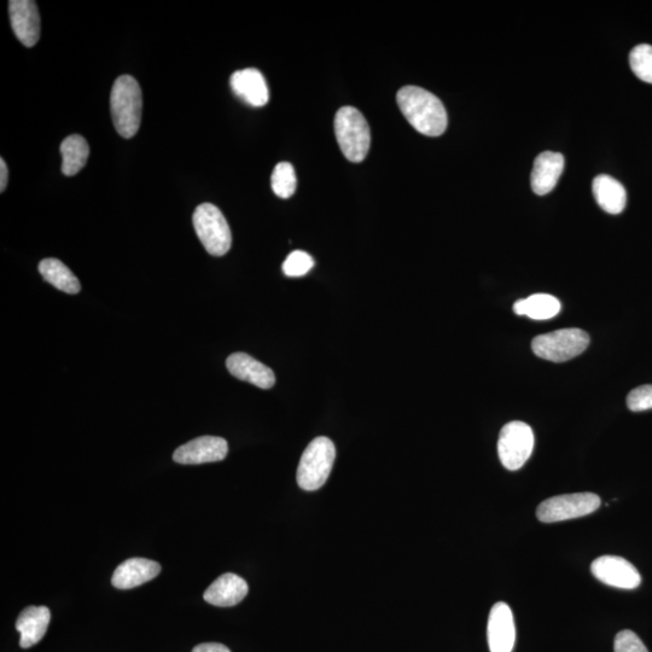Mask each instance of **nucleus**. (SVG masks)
I'll return each mask as SVG.
<instances>
[{"mask_svg":"<svg viewBox=\"0 0 652 652\" xmlns=\"http://www.w3.org/2000/svg\"><path fill=\"white\" fill-rule=\"evenodd\" d=\"M398 106L415 130L428 137L444 135L448 118L444 104L432 92L405 86L397 95Z\"/></svg>","mask_w":652,"mask_h":652,"instance_id":"obj_1","label":"nucleus"},{"mask_svg":"<svg viewBox=\"0 0 652 652\" xmlns=\"http://www.w3.org/2000/svg\"><path fill=\"white\" fill-rule=\"evenodd\" d=\"M143 98L141 86L131 75H121L115 80L110 95V110L116 131L122 138L137 135L142 120Z\"/></svg>","mask_w":652,"mask_h":652,"instance_id":"obj_2","label":"nucleus"},{"mask_svg":"<svg viewBox=\"0 0 652 652\" xmlns=\"http://www.w3.org/2000/svg\"><path fill=\"white\" fill-rule=\"evenodd\" d=\"M335 135L342 154L348 161L359 163L368 156L371 144L370 126L358 109L343 107L337 112Z\"/></svg>","mask_w":652,"mask_h":652,"instance_id":"obj_3","label":"nucleus"},{"mask_svg":"<svg viewBox=\"0 0 652 652\" xmlns=\"http://www.w3.org/2000/svg\"><path fill=\"white\" fill-rule=\"evenodd\" d=\"M336 458L334 442L319 436L307 446L298 468V483L305 491L313 492L328 481Z\"/></svg>","mask_w":652,"mask_h":652,"instance_id":"obj_4","label":"nucleus"},{"mask_svg":"<svg viewBox=\"0 0 652 652\" xmlns=\"http://www.w3.org/2000/svg\"><path fill=\"white\" fill-rule=\"evenodd\" d=\"M590 336L581 329H562L535 337L532 349L541 359L553 363H564L586 351Z\"/></svg>","mask_w":652,"mask_h":652,"instance_id":"obj_5","label":"nucleus"},{"mask_svg":"<svg viewBox=\"0 0 652 652\" xmlns=\"http://www.w3.org/2000/svg\"><path fill=\"white\" fill-rule=\"evenodd\" d=\"M192 223L209 254L223 256L229 252L232 244L231 230L218 207L212 203H203L196 208Z\"/></svg>","mask_w":652,"mask_h":652,"instance_id":"obj_6","label":"nucleus"},{"mask_svg":"<svg viewBox=\"0 0 652 652\" xmlns=\"http://www.w3.org/2000/svg\"><path fill=\"white\" fill-rule=\"evenodd\" d=\"M601 506V498L595 493H573L552 497L541 503L537 517L543 523H556L593 514Z\"/></svg>","mask_w":652,"mask_h":652,"instance_id":"obj_7","label":"nucleus"},{"mask_svg":"<svg viewBox=\"0 0 652 652\" xmlns=\"http://www.w3.org/2000/svg\"><path fill=\"white\" fill-rule=\"evenodd\" d=\"M533 448V429L525 422H510L499 434L498 456L505 469L520 470L531 458Z\"/></svg>","mask_w":652,"mask_h":652,"instance_id":"obj_8","label":"nucleus"},{"mask_svg":"<svg viewBox=\"0 0 652 652\" xmlns=\"http://www.w3.org/2000/svg\"><path fill=\"white\" fill-rule=\"evenodd\" d=\"M591 572L598 581L615 589L634 590L642 584L638 569L622 557H599L592 562Z\"/></svg>","mask_w":652,"mask_h":652,"instance_id":"obj_9","label":"nucleus"},{"mask_svg":"<svg viewBox=\"0 0 652 652\" xmlns=\"http://www.w3.org/2000/svg\"><path fill=\"white\" fill-rule=\"evenodd\" d=\"M229 445L218 436H201L177 448L173 461L184 465H197L224 461Z\"/></svg>","mask_w":652,"mask_h":652,"instance_id":"obj_10","label":"nucleus"},{"mask_svg":"<svg viewBox=\"0 0 652 652\" xmlns=\"http://www.w3.org/2000/svg\"><path fill=\"white\" fill-rule=\"evenodd\" d=\"M487 639L489 651L512 652L516 640L514 614L508 604L493 605L488 617Z\"/></svg>","mask_w":652,"mask_h":652,"instance_id":"obj_11","label":"nucleus"},{"mask_svg":"<svg viewBox=\"0 0 652 652\" xmlns=\"http://www.w3.org/2000/svg\"><path fill=\"white\" fill-rule=\"evenodd\" d=\"M9 16L17 39L26 48L36 46L40 38V15L37 3L32 0H11Z\"/></svg>","mask_w":652,"mask_h":652,"instance_id":"obj_12","label":"nucleus"},{"mask_svg":"<svg viewBox=\"0 0 652 652\" xmlns=\"http://www.w3.org/2000/svg\"><path fill=\"white\" fill-rule=\"evenodd\" d=\"M226 368L238 380L254 384L261 389L275 386V372L246 353L231 354L226 360Z\"/></svg>","mask_w":652,"mask_h":652,"instance_id":"obj_13","label":"nucleus"},{"mask_svg":"<svg viewBox=\"0 0 652 652\" xmlns=\"http://www.w3.org/2000/svg\"><path fill=\"white\" fill-rule=\"evenodd\" d=\"M230 85L232 91L249 106L260 108L269 103V87L258 69L247 68L235 72L230 79Z\"/></svg>","mask_w":652,"mask_h":652,"instance_id":"obj_14","label":"nucleus"},{"mask_svg":"<svg viewBox=\"0 0 652 652\" xmlns=\"http://www.w3.org/2000/svg\"><path fill=\"white\" fill-rule=\"evenodd\" d=\"M161 573L159 563L147 558H130L115 569L112 584L119 590L135 589L156 578Z\"/></svg>","mask_w":652,"mask_h":652,"instance_id":"obj_15","label":"nucleus"},{"mask_svg":"<svg viewBox=\"0 0 652 652\" xmlns=\"http://www.w3.org/2000/svg\"><path fill=\"white\" fill-rule=\"evenodd\" d=\"M249 587L241 576L227 573L219 576L203 595L205 601L215 607H234L248 595Z\"/></svg>","mask_w":652,"mask_h":652,"instance_id":"obj_16","label":"nucleus"},{"mask_svg":"<svg viewBox=\"0 0 652 652\" xmlns=\"http://www.w3.org/2000/svg\"><path fill=\"white\" fill-rule=\"evenodd\" d=\"M564 170V156L553 151L541 153L534 161L531 185L535 194H549L560 180Z\"/></svg>","mask_w":652,"mask_h":652,"instance_id":"obj_17","label":"nucleus"},{"mask_svg":"<svg viewBox=\"0 0 652 652\" xmlns=\"http://www.w3.org/2000/svg\"><path fill=\"white\" fill-rule=\"evenodd\" d=\"M51 620V613L46 607H28L22 610L16 621V630L20 632L22 649L31 648L43 639Z\"/></svg>","mask_w":652,"mask_h":652,"instance_id":"obj_18","label":"nucleus"},{"mask_svg":"<svg viewBox=\"0 0 652 652\" xmlns=\"http://www.w3.org/2000/svg\"><path fill=\"white\" fill-rule=\"evenodd\" d=\"M592 190L598 206L603 211L613 215L624 212L627 192L619 180L607 176V174H601L593 180Z\"/></svg>","mask_w":652,"mask_h":652,"instance_id":"obj_19","label":"nucleus"},{"mask_svg":"<svg viewBox=\"0 0 652 652\" xmlns=\"http://www.w3.org/2000/svg\"><path fill=\"white\" fill-rule=\"evenodd\" d=\"M561 302L549 294H534L527 299L517 301L514 312L517 316H526L534 320H547L561 312Z\"/></svg>","mask_w":652,"mask_h":652,"instance_id":"obj_20","label":"nucleus"},{"mask_svg":"<svg viewBox=\"0 0 652 652\" xmlns=\"http://www.w3.org/2000/svg\"><path fill=\"white\" fill-rule=\"evenodd\" d=\"M62 172L64 176L78 174L89 160L90 147L86 139L79 135L69 136L61 144Z\"/></svg>","mask_w":652,"mask_h":652,"instance_id":"obj_21","label":"nucleus"},{"mask_svg":"<svg viewBox=\"0 0 652 652\" xmlns=\"http://www.w3.org/2000/svg\"><path fill=\"white\" fill-rule=\"evenodd\" d=\"M39 272L46 282L64 293L78 294L81 289L78 278L60 260L44 259L39 264Z\"/></svg>","mask_w":652,"mask_h":652,"instance_id":"obj_22","label":"nucleus"},{"mask_svg":"<svg viewBox=\"0 0 652 652\" xmlns=\"http://www.w3.org/2000/svg\"><path fill=\"white\" fill-rule=\"evenodd\" d=\"M272 190L281 199H289L296 191V174L293 165L289 162H281L273 170L271 177Z\"/></svg>","mask_w":652,"mask_h":652,"instance_id":"obj_23","label":"nucleus"},{"mask_svg":"<svg viewBox=\"0 0 652 652\" xmlns=\"http://www.w3.org/2000/svg\"><path fill=\"white\" fill-rule=\"evenodd\" d=\"M630 66L637 78L652 84V46L640 44L631 51Z\"/></svg>","mask_w":652,"mask_h":652,"instance_id":"obj_24","label":"nucleus"},{"mask_svg":"<svg viewBox=\"0 0 652 652\" xmlns=\"http://www.w3.org/2000/svg\"><path fill=\"white\" fill-rule=\"evenodd\" d=\"M314 260L310 254L295 250L289 254L283 264V272L288 277H302L313 269Z\"/></svg>","mask_w":652,"mask_h":652,"instance_id":"obj_25","label":"nucleus"},{"mask_svg":"<svg viewBox=\"0 0 652 652\" xmlns=\"http://www.w3.org/2000/svg\"><path fill=\"white\" fill-rule=\"evenodd\" d=\"M627 406L632 412L652 410V384L633 389L627 397Z\"/></svg>","mask_w":652,"mask_h":652,"instance_id":"obj_26","label":"nucleus"},{"mask_svg":"<svg viewBox=\"0 0 652 652\" xmlns=\"http://www.w3.org/2000/svg\"><path fill=\"white\" fill-rule=\"evenodd\" d=\"M614 650L615 652H649L642 639L630 630L621 631L617 634Z\"/></svg>","mask_w":652,"mask_h":652,"instance_id":"obj_27","label":"nucleus"},{"mask_svg":"<svg viewBox=\"0 0 652 652\" xmlns=\"http://www.w3.org/2000/svg\"><path fill=\"white\" fill-rule=\"evenodd\" d=\"M192 652H231L229 648H226L223 644L218 643H205L195 646Z\"/></svg>","mask_w":652,"mask_h":652,"instance_id":"obj_28","label":"nucleus"},{"mask_svg":"<svg viewBox=\"0 0 652 652\" xmlns=\"http://www.w3.org/2000/svg\"><path fill=\"white\" fill-rule=\"evenodd\" d=\"M8 179H9L8 166L2 157V159H0V192H2V194L5 191V189H7Z\"/></svg>","mask_w":652,"mask_h":652,"instance_id":"obj_29","label":"nucleus"}]
</instances>
